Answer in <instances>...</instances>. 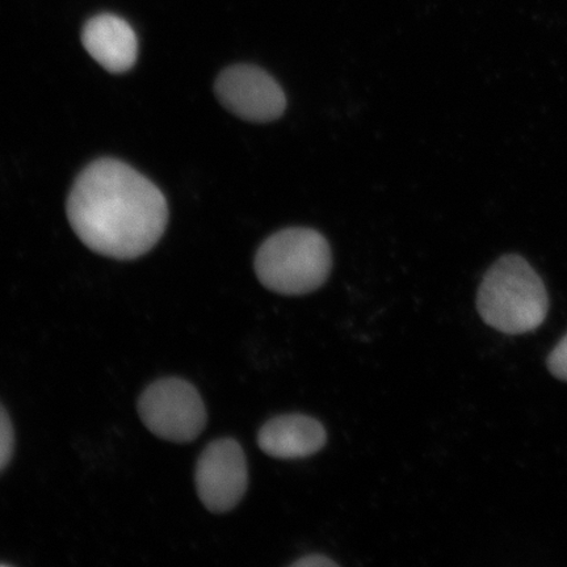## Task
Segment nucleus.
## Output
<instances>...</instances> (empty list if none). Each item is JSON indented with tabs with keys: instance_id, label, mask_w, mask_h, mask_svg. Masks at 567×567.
<instances>
[{
	"instance_id": "nucleus-1",
	"label": "nucleus",
	"mask_w": 567,
	"mask_h": 567,
	"mask_svg": "<svg viewBox=\"0 0 567 567\" xmlns=\"http://www.w3.org/2000/svg\"><path fill=\"white\" fill-rule=\"evenodd\" d=\"M68 217L90 250L131 260L158 244L168 208L159 188L136 169L99 159L78 176L68 198Z\"/></svg>"
},
{
	"instance_id": "nucleus-2",
	"label": "nucleus",
	"mask_w": 567,
	"mask_h": 567,
	"mask_svg": "<svg viewBox=\"0 0 567 567\" xmlns=\"http://www.w3.org/2000/svg\"><path fill=\"white\" fill-rule=\"evenodd\" d=\"M477 310L482 321L503 334H527L547 319L549 297L528 261L507 254L487 269L477 292Z\"/></svg>"
},
{
	"instance_id": "nucleus-3",
	"label": "nucleus",
	"mask_w": 567,
	"mask_h": 567,
	"mask_svg": "<svg viewBox=\"0 0 567 567\" xmlns=\"http://www.w3.org/2000/svg\"><path fill=\"white\" fill-rule=\"evenodd\" d=\"M255 272L264 287L286 296L315 292L329 279L331 247L321 233L288 228L272 234L258 248Z\"/></svg>"
},
{
	"instance_id": "nucleus-4",
	"label": "nucleus",
	"mask_w": 567,
	"mask_h": 567,
	"mask_svg": "<svg viewBox=\"0 0 567 567\" xmlns=\"http://www.w3.org/2000/svg\"><path fill=\"white\" fill-rule=\"evenodd\" d=\"M138 414L147 430L163 441L190 443L202 435L208 414L202 395L183 379H162L144 390Z\"/></svg>"
},
{
	"instance_id": "nucleus-5",
	"label": "nucleus",
	"mask_w": 567,
	"mask_h": 567,
	"mask_svg": "<svg viewBox=\"0 0 567 567\" xmlns=\"http://www.w3.org/2000/svg\"><path fill=\"white\" fill-rule=\"evenodd\" d=\"M216 96L226 110L245 122H276L287 110L286 92L265 69L247 63L226 68L217 76Z\"/></svg>"
},
{
	"instance_id": "nucleus-6",
	"label": "nucleus",
	"mask_w": 567,
	"mask_h": 567,
	"mask_svg": "<svg viewBox=\"0 0 567 567\" xmlns=\"http://www.w3.org/2000/svg\"><path fill=\"white\" fill-rule=\"evenodd\" d=\"M198 498L210 513L231 512L243 501L248 485L247 460L234 439H217L202 453L195 472Z\"/></svg>"
},
{
	"instance_id": "nucleus-7",
	"label": "nucleus",
	"mask_w": 567,
	"mask_h": 567,
	"mask_svg": "<svg viewBox=\"0 0 567 567\" xmlns=\"http://www.w3.org/2000/svg\"><path fill=\"white\" fill-rule=\"evenodd\" d=\"M82 42L92 59L110 73H125L137 61L136 33L124 19L111 13L89 20L83 28Z\"/></svg>"
},
{
	"instance_id": "nucleus-8",
	"label": "nucleus",
	"mask_w": 567,
	"mask_h": 567,
	"mask_svg": "<svg viewBox=\"0 0 567 567\" xmlns=\"http://www.w3.org/2000/svg\"><path fill=\"white\" fill-rule=\"evenodd\" d=\"M326 441L328 434L322 423L303 414L275 416L258 434L259 449L281 460L313 456L323 449Z\"/></svg>"
},
{
	"instance_id": "nucleus-9",
	"label": "nucleus",
	"mask_w": 567,
	"mask_h": 567,
	"mask_svg": "<svg viewBox=\"0 0 567 567\" xmlns=\"http://www.w3.org/2000/svg\"><path fill=\"white\" fill-rule=\"evenodd\" d=\"M13 443H16V436H13L12 423L2 403H0V472H3L6 466L10 464Z\"/></svg>"
},
{
	"instance_id": "nucleus-10",
	"label": "nucleus",
	"mask_w": 567,
	"mask_h": 567,
	"mask_svg": "<svg viewBox=\"0 0 567 567\" xmlns=\"http://www.w3.org/2000/svg\"><path fill=\"white\" fill-rule=\"evenodd\" d=\"M547 365L549 372L556 379L567 382V334L559 340L549 353Z\"/></svg>"
},
{
	"instance_id": "nucleus-11",
	"label": "nucleus",
	"mask_w": 567,
	"mask_h": 567,
	"mask_svg": "<svg viewBox=\"0 0 567 567\" xmlns=\"http://www.w3.org/2000/svg\"><path fill=\"white\" fill-rule=\"evenodd\" d=\"M295 567H318V566H338L336 561L332 559L321 556V555H310L307 557H302L299 561L292 564Z\"/></svg>"
}]
</instances>
